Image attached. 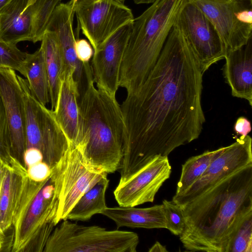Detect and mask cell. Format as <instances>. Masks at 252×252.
<instances>
[{
  "mask_svg": "<svg viewBox=\"0 0 252 252\" xmlns=\"http://www.w3.org/2000/svg\"><path fill=\"white\" fill-rule=\"evenodd\" d=\"M202 72L179 30L171 29L145 82L121 105L125 133L119 182L157 156L197 139L205 122Z\"/></svg>",
  "mask_w": 252,
  "mask_h": 252,
  "instance_id": "cell-1",
  "label": "cell"
},
{
  "mask_svg": "<svg viewBox=\"0 0 252 252\" xmlns=\"http://www.w3.org/2000/svg\"><path fill=\"white\" fill-rule=\"evenodd\" d=\"M181 207L186 227L179 238L186 251L229 252L237 229L252 214V164Z\"/></svg>",
  "mask_w": 252,
  "mask_h": 252,
  "instance_id": "cell-2",
  "label": "cell"
},
{
  "mask_svg": "<svg viewBox=\"0 0 252 252\" xmlns=\"http://www.w3.org/2000/svg\"><path fill=\"white\" fill-rule=\"evenodd\" d=\"M76 147L86 163L108 173L119 170L123 157L125 125L116 96L87 83L80 95Z\"/></svg>",
  "mask_w": 252,
  "mask_h": 252,
  "instance_id": "cell-3",
  "label": "cell"
},
{
  "mask_svg": "<svg viewBox=\"0 0 252 252\" xmlns=\"http://www.w3.org/2000/svg\"><path fill=\"white\" fill-rule=\"evenodd\" d=\"M184 0H156L134 19L123 55L119 86L130 93L155 65Z\"/></svg>",
  "mask_w": 252,
  "mask_h": 252,
  "instance_id": "cell-4",
  "label": "cell"
},
{
  "mask_svg": "<svg viewBox=\"0 0 252 252\" xmlns=\"http://www.w3.org/2000/svg\"><path fill=\"white\" fill-rule=\"evenodd\" d=\"M59 206L56 166L42 180L25 177L14 214L12 252H42L58 224Z\"/></svg>",
  "mask_w": 252,
  "mask_h": 252,
  "instance_id": "cell-5",
  "label": "cell"
},
{
  "mask_svg": "<svg viewBox=\"0 0 252 252\" xmlns=\"http://www.w3.org/2000/svg\"><path fill=\"white\" fill-rule=\"evenodd\" d=\"M139 239L134 232L107 230L63 220L50 235L44 252H136Z\"/></svg>",
  "mask_w": 252,
  "mask_h": 252,
  "instance_id": "cell-6",
  "label": "cell"
},
{
  "mask_svg": "<svg viewBox=\"0 0 252 252\" xmlns=\"http://www.w3.org/2000/svg\"><path fill=\"white\" fill-rule=\"evenodd\" d=\"M18 78L24 94L25 150L39 153L43 162L53 169L67 151L69 141L56 121L53 111L47 108L33 96L26 79L19 76Z\"/></svg>",
  "mask_w": 252,
  "mask_h": 252,
  "instance_id": "cell-7",
  "label": "cell"
},
{
  "mask_svg": "<svg viewBox=\"0 0 252 252\" xmlns=\"http://www.w3.org/2000/svg\"><path fill=\"white\" fill-rule=\"evenodd\" d=\"M174 26L180 31L203 74L224 59L227 49L212 23L192 0H184Z\"/></svg>",
  "mask_w": 252,
  "mask_h": 252,
  "instance_id": "cell-8",
  "label": "cell"
},
{
  "mask_svg": "<svg viewBox=\"0 0 252 252\" xmlns=\"http://www.w3.org/2000/svg\"><path fill=\"white\" fill-rule=\"evenodd\" d=\"M212 23L227 49L245 46L252 37V0H192Z\"/></svg>",
  "mask_w": 252,
  "mask_h": 252,
  "instance_id": "cell-9",
  "label": "cell"
},
{
  "mask_svg": "<svg viewBox=\"0 0 252 252\" xmlns=\"http://www.w3.org/2000/svg\"><path fill=\"white\" fill-rule=\"evenodd\" d=\"M56 167L59 189L58 223L66 220L81 196L107 173L88 166L77 147L70 143Z\"/></svg>",
  "mask_w": 252,
  "mask_h": 252,
  "instance_id": "cell-10",
  "label": "cell"
},
{
  "mask_svg": "<svg viewBox=\"0 0 252 252\" xmlns=\"http://www.w3.org/2000/svg\"><path fill=\"white\" fill-rule=\"evenodd\" d=\"M80 29L94 50L112 34L134 20L132 10L115 0H95L74 8Z\"/></svg>",
  "mask_w": 252,
  "mask_h": 252,
  "instance_id": "cell-11",
  "label": "cell"
},
{
  "mask_svg": "<svg viewBox=\"0 0 252 252\" xmlns=\"http://www.w3.org/2000/svg\"><path fill=\"white\" fill-rule=\"evenodd\" d=\"M252 138L241 136L210 164L203 174L186 190L174 195L172 201L180 206L193 201L224 178L252 164Z\"/></svg>",
  "mask_w": 252,
  "mask_h": 252,
  "instance_id": "cell-12",
  "label": "cell"
},
{
  "mask_svg": "<svg viewBox=\"0 0 252 252\" xmlns=\"http://www.w3.org/2000/svg\"><path fill=\"white\" fill-rule=\"evenodd\" d=\"M171 173L168 157L157 156L124 182L114 191L120 206L135 207L152 203L155 196Z\"/></svg>",
  "mask_w": 252,
  "mask_h": 252,
  "instance_id": "cell-13",
  "label": "cell"
},
{
  "mask_svg": "<svg viewBox=\"0 0 252 252\" xmlns=\"http://www.w3.org/2000/svg\"><path fill=\"white\" fill-rule=\"evenodd\" d=\"M0 97L8 127L11 155L25 167L26 120L24 94L18 75L12 69L0 68Z\"/></svg>",
  "mask_w": 252,
  "mask_h": 252,
  "instance_id": "cell-14",
  "label": "cell"
},
{
  "mask_svg": "<svg viewBox=\"0 0 252 252\" xmlns=\"http://www.w3.org/2000/svg\"><path fill=\"white\" fill-rule=\"evenodd\" d=\"M40 0H10L0 10V38L16 45L41 41L44 32L39 10Z\"/></svg>",
  "mask_w": 252,
  "mask_h": 252,
  "instance_id": "cell-15",
  "label": "cell"
},
{
  "mask_svg": "<svg viewBox=\"0 0 252 252\" xmlns=\"http://www.w3.org/2000/svg\"><path fill=\"white\" fill-rule=\"evenodd\" d=\"M132 22L121 27L100 44L94 50L92 59L94 83L114 96L120 87V68Z\"/></svg>",
  "mask_w": 252,
  "mask_h": 252,
  "instance_id": "cell-16",
  "label": "cell"
},
{
  "mask_svg": "<svg viewBox=\"0 0 252 252\" xmlns=\"http://www.w3.org/2000/svg\"><path fill=\"white\" fill-rule=\"evenodd\" d=\"M74 14V9L69 2H61L54 10L46 31L56 33L63 60V72L72 74L80 95L86 87L87 81L85 72L86 63L78 59L75 50L76 38L73 30Z\"/></svg>",
  "mask_w": 252,
  "mask_h": 252,
  "instance_id": "cell-17",
  "label": "cell"
},
{
  "mask_svg": "<svg viewBox=\"0 0 252 252\" xmlns=\"http://www.w3.org/2000/svg\"><path fill=\"white\" fill-rule=\"evenodd\" d=\"M224 78L233 96L245 99L252 105V37L245 46L229 50L225 57Z\"/></svg>",
  "mask_w": 252,
  "mask_h": 252,
  "instance_id": "cell-18",
  "label": "cell"
},
{
  "mask_svg": "<svg viewBox=\"0 0 252 252\" xmlns=\"http://www.w3.org/2000/svg\"><path fill=\"white\" fill-rule=\"evenodd\" d=\"M80 94L70 72H63L57 102L53 113L69 143L77 146L78 140Z\"/></svg>",
  "mask_w": 252,
  "mask_h": 252,
  "instance_id": "cell-19",
  "label": "cell"
},
{
  "mask_svg": "<svg viewBox=\"0 0 252 252\" xmlns=\"http://www.w3.org/2000/svg\"><path fill=\"white\" fill-rule=\"evenodd\" d=\"M27 174L25 167L15 158L5 165L0 189V228L4 232L12 225L15 209Z\"/></svg>",
  "mask_w": 252,
  "mask_h": 252,
  "instance_id": "cell-20",
  "label": "cell"
},
{
  "mask_svg": "<svg viewBox=\"0 0 252 252\" xmlns=\"http://www.w3.org/2000/svg\"><path fill=\"white\" fill-rule=\"evenodd\" d=\"M112 220L117 228L122 227L146 229L166 228L162 204L147 208L108 207L100 213Z\"/></svg>",
  "mask_w": 252,
  "mask_h": 252,
  "instance_id": "cell-21",
  "label": "cell"
},
{
  "mask_svg": "<svg viewBox=\"0 0 252 252\" xmlns=\"http://www.w3.org/2000/svg\"><path fill=\"white\" fill-rule=\"evenodd\" d=\"M27 80L30 91L37 101L46 105L50 100L48 76L41 49L27 54L19 71Z\"/></svg>",
  "mask_w": 252,
  "mask_h": 252,
  "instance_id": "cell-22",
  "label": "cell"
},
{
  "mask_svg": "<svg viewBox=\"0 0 252 252\" xmlns=\"http://www.w3.org/2000/svg\"><path fill=\"white\" fill-rule=\"evenodd\" d=\"M41 49L45 62L49 84L51 110L56 106L63 72V60L56 33L46 31L42 40Z\"/></svg>",
  "mask_w": 252,
  "mask_h": 252,
  "instance_id": "cell-23",
  "label": "cell"
},
{
  "mask_svg": "<svg viewBox=\"0 0 252 252\" xmlns=\"http://www.w3.org/2000/svg\"><path fill=\"white\" fill-rule=\"evenodd\" d=\"M109 183V180L106 174L81 196L67 215L66 220L87 221L94 215L100 214L107 207L105 193Z\"/></svg>",
  "mask_w": 252,
  "mask_h": 252,
  "instance_id": "cell-24",
  "label": "cell"
},
{
  "mask_svg": "<svg viewBox=\"0 0 252 252\" xmlns=\"http://www.w3.org/2000/svg\"><path fill=\"white\" fill-rule=\"evenodd\" d=\"M224 148L225 147L213 151L208 150L188 158L182 165L181 173L175 195L182 193L194 183Z\"/></svg>",
  "mask_w": 252,
  "mask_h": 252,
  "instance_id": "cell-25",
  "label": "cell"
},
{
  "mask_svg": "<svg viewBox=\"0 0 252 252\" xmlns=\"http://www.w3.org/2000/svg\"><path fill=\"white\" fill-rule=\"evenodd\" d=\"M166 229L175 235L180 236L186 227V219L182 207L172 200L162 201Z\"/></svg>",
  "mask_w": 252,
  "mask_h": 252,
  "instance_id": "cell-26",
  "label": "cell"
},
{
  "mask_svg": "<svg viewBox=\"0 0 252 252\" xmlns=\"http://www.w3.org/2000/svg\"><path fill=\"white\" fill-rule=\"evenodd\" d=\"M252 252V214L249 215L237 229L229 252Z\"/></svg>",
  "mask_w": 252,
  "mask_h": 252,
  "instance_id": "cell-27",
  "label": "cell"
},
{
  "mask_svg": "<svg viewBox=\"0 0 252 252\" xmlns=\"http://www.w3.org/2000/svg\"><path fill=\"white\" fill-rule=\"evenodd\" d=\"M27 54L19 50L16 45L0 38V68H9L19 71Z\"/></svg>",
  "mask_w": 252,
  "mask_h": 252,
  "instance_id": "cell-28",
  "label": "cell"
},
{
  "mask_svg": "<svg viewBox=\"0 0 252 252\" xmlns=\"http://www.w3.org/2000/svg\"><path fill=\"white\" fill-rule=\"evenodd\" d=\"M75 50L78 59L83 63H89L94 52L90 43L85 39H76Z\"/></svg>",
  "mask_w": 252,
  "mask_h": 252,
  "instance_id": "cell-29",
  "label": "cell"
},
{
  "mask_svg": "<svg viewBox=\"0 0 252 252\" xmlns=\"http://www.w3.org/2000/svg\"><path fill=\"white\" fill-rule=\"evenodd\" d=\"M29 177L35 180H42L47 178L52 172L51 169L44 162H39L26 168Z\"/></svg>",
  "mask_w": 252,
  "mask_h": 252,
  "instance_id": "cell-30",
  "label": "cell"
},
{
  "mask_svg": "<svg viewBox=\"0 0 252 252\" xmlns=\"http://www.w3.org/2000/svg\"><path fill=\"white\" fill-rule=\"evenodd\" d=\"M234 129L236 133L245 136L251 131V123L247 118L240 117L236 120Z\"/></svg>",
  "mask_w": 252,
  "mask_h": 252,
  "instance_id": "cell-31",
  "label": "cell"
},
{
  "mask_svg": "<svg viewBox=\"0 0 252 252\" xmlns=\"http://www.w3.org/2000/svg\"><path fill=\"white\" fill-rule=\"evenodd\" d=\"M149 252H167L166 246L162 245L159 242L156 241L154 244L149 249Z\"/></svg>",
  "mask_w": 252,
  "mask_h": 252,
  "instance_id": "cell-32",
  "label": "cell"
},
{
  "mask_svg": "<svg viewBox=\"0 0 252 252\" xmlns=\"http://www.w3.org/2000/svg\"><path fill=\"white\" fill-rule=\"evenodd\" d=\"M4 159H3L0 156V189L1 184V180L3 176L4 170L6 163H7Z\"/></svg>",
  "mask_w": 252,
  "mask_h": 252,
  "instance_id": "cell-33",
  "label": "cell"
},
{
  "mask_svg": "<svg viewBox=\"0 0 252 252\" xmlns=\"http://www.w3.org/2000/svg\"><path fill=\"white\" fill-rule=\"evenodd\" d=\"M5 242V232H3L0 228V251L3 248Z\"/></svg>",
  "mask_w": 252,
  "mask_h": 252,
  "instance_id": "cell-34",
  "label": "cell"
},
{
  "mask_svg": "<svg viewBox=\"0 0 252 252\" xmlns=\"http://www.w3.org/2000/svg\"><path fill=\"white\" fill-rule=\"evenodd\" d=\"M95 0H70L69 1V3L72 5L73 8H75L77 5L83 3L84 2L94 1Z\"/></svg>",
  "mask_w": 252,
  "mask_h": 252,
  "instance_id": "cell-35",
  "label": "cell"
},
{
  "mask_svg": "<svg viewBox=\"0 0 252 252\" xmlns=\"http://www.w3.org/2000/svg\"><path fill=\"white\" fill-rule=\"evenodd\" d=\"M10 0H0V10Z\"/></svg>",
  "mask_w": 252,
  "mask_h": 252,
  "instance_id": "cell-36",
  "label": "cell"
},
{
  "mask_svg": "<svg viewBox=\"0 0 252 252\" xmlns=\"http://www.w3.org/2000/svg\"><path fill=\"white\" fill-rule=\"evenodd\" d=\"M212 0V1H218V2H222V1H227L228 0Z\"/></svg>",
  "mask_w": 252,
  "mask_h": 252,
  "instance_id": "cell-37",
  "label": "cell"
},
{
  "mask_svg": "<svg viewBox=\"0 0 252 252\" xmlns=\"http://www.w3.org/2000/svg\"><path fill=\"white\" fill-rule=\"evenodd\" d=\"M115 0L119 1L120 2H121V3H124V2L125 1V0Z\"/></svg>",
  "mask_w": 252,
  "mask_h": 252,
  "instance_id": "cell-38",
  "label": "cell"
}]
</instances>
